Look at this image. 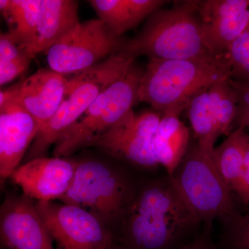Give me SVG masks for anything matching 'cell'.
<instances>
[{
    "mask_svg": "<svg viewBox=\"0 0 249 249\" xmlns=\"http://www.w3.org/2000/svg\"><path fill=\"white\" fill-rule=\"evenodd\" d=\"M116 245L127 249H181L204 225L170 178H157L135 192L122 218Z\"/></svg>",
    "mask_w": 249,
    "mask_h": 249,
    "instance_id": "1",
    "label": "cell"
},
{
    "mask_svg": "<svg viewBox=\"0 0 249 249\" xmlns=\"http://www.w3.org/2000/svg\"><path fill=\"white\" fill-rule=\"evenodd\" d=\"M230 78L227 53L206 59H149L142 75L139 102L148 103L161 116H179L196 94Z\"/></svg>",
    "mask_w": 249,
    "mask_h": 249,
    "instance_id": "2",
    "label": "cell"
},
{
    "mask_svg": "<svg viewBox=\"0 0 249 249\" xmlns=\"http://www.w3.org/2000/svg\"><path fill=\"white\" fill-rule=\"evenodd\" d=\"M121 51L137 59L189 60L216 56L208 47L197 10V1L177 3L157 10L137 36L124 40Z\"/></svg>",
    "mask_w": 249,
    "mask_h": 249,
    "instance_id": "3",
    "label": "cell"
},
{
    "mask_svg": "<svg viewBox=\"0 0 249 249\" xmlns=\"http://www.w3.org/2000/svg\"><path fill=\"white\" fill-rule=\"evenodd\" d=\"M214 147L196 140L190 142L181 161L170 178L203 224L214 219H229L237 213L232 190L219 173L213 152Z\"/></svg>",
    "mask_w": 249,
    "mask_h": 249,
    "instance_id": "4",
    "label": "cell"
},
{
    "mask_svg": "<svg viewBox=\"0 0 249 249\" xmlns=\"http://www.w3.org/2000/svg\"><path fill=\"white\" fill-rule=\"evenodd\" d=\"M135 60L119 50L98 65L67 78L62 102L31 145L29 160L45 157L50 147L78 120L100 93L125 74Z\"/></svg>",
    "mask_w": 249,
    "mask_h": 249,
    "instance_id": "5",
    "label": "cell"
},
{
    "mask_svg": "<svg viewBox=\"0 0 249 249\" xmlns=\"http://www.w3.org/2000/svg\"><path fill=\"white\" fill-rule=\"evenodd\" d=\"M143 70L135 62L129 71L107 87L91 103L78 120L55 142L53 156L70 157L90 147L99 136L119 122L139 102V91Z\"/></svg>",
    "mask_w": 249,
    "mask_h": 249,
    "instance_id": "6",
    "label": "cell"
},
{
    "mask_svg": "<svg viewBox=\"0 0 249 249\" xmlns=\"http://www.w3.org/2000/svg\"><path fill=\"white\" fill-rule=\"evenodd\" d=\"M134 193L114 168L99 160H86L77 163L71 185L59 200L89 211L106 225L122 218Z\"/></svg>",
    "mask_w": 249,
    "mask_h": 249,
    "instance_id": "7",
    "label": "cell"
},
{
    "mask_svg": "<svg viewBox=\"0 0 249 249\" xmlns=\"http://www.w3.org/2000/svg\"><path fill=\"white\" fill-rule=\"evenodd\" d=\"M116 38L99 19L80 22L47 51L49 69L66 76L88 70L120 50Z\"/></svg>",
    "mask_w": 249,
    "mask_h": 249,
    "instance_id": "8",
    "label": "cell"
},
{
    "mask_svg": "<svg viewBox=\"0 0 249 249\" xmlns=\"http://www.w3.org/2000/svg\"><path fill=\"white\" fill-rule=\"evenodd\" d=\"M36 209L57 249H109L114 236L86 210L55 201H37Z\"/></svg>",
    "mask_w": 249,
    "mask_h": 249,
    "instance_id": "9",
    "label": "cell"
},
{
    "mask_svg": "<svg viewBox=\"0 0 249 249\" xmlns=\"http://www.w3.org/2000/svg\"><path fill=\"white\" fill-rule=\"evenodd\" d=\"M161 115L156 111L136 114L129 112L95 139L90 147H97L107 155L136 166H159L153 152V140Z\"/></svg>",
    "mask_w": 249,
    "mask_h": 249,
    "instance_id": "10",
    "label": "cell"
},
{
    "mask_svg": "<svg viewBox=\"0 0 249 249\" xmlns=\"http://www.w3.org/2000/svg\"><path fill=\"white\" fill-rule=\"evenodd\" d=\"M68 79L51 69H41L0 92V106L16 103L37 121L40 131L55 115Z\"/></svg>",
    "mask_w": 249,
    "mask_h": 249,
    "instance_id": "11",
    "label": "cell"
},
{
    "mask_svg": "<svg viewBox=\"0 0 249 249\" xmlns=\"http://www.w3.org/2000/svg\"><path fill=\"white\" fill-rule=\"evenodd\" d=\"M0 240L4 249H57L35 201L23 194L8 196L1 204Z\"/></svg>",
    "mask_w": 249,
    "mask_h": 249,
    "instance_id": "12",
    "label": "cell"
},
{
    "mask_svg": "<svg viewBox=\"0 0 249 249\" xmlns=\"http://www.w3.org/2000/svg\"><path fill=\"white\" fill-rule=\"evenodd\" d=\"M76 164L62 157H39L18 167L10 178L30 199L59 200L71 185Z\"/></svg>",
    "mask_w": 249,
    "mask_h": 249,
    "instance_id": "13",
    "label": "cell"
},
{
    "mask_svg": "<svg viewBox=\"0 0 249 249\" xmlns=\"http://www.w3.org/2000/svg\"><path fill=\"white\" fill-rule=\"evenodd\" d=\"M205 40L215 55L228 49L249 24V0L197 1Z\"/></svg>",
    "mask_w": 249,
    "mask_h": 249,
    "instance_id": "14",
    "label": "cell"
},
{
    "mask_svg": "<svg viewBox=\"0 0 249 249\" xmlns=\"http://www.w3.org/2000/svg\"><path fill=\"white\" fill-rule=\"evenodd\" d=\"M40 132L37 121L25 109L11 102L0 106L1 186L19 163Z\"/></svg>",
    "mask_w": 249,
    "mask_h": 249,
    "instance_id": "15",
    "label": "cell"
},
{
    "mask_svg": "<svg viewBox=\"0 0 249 249\" xmlns=\"http://www.w3.org/2000/svg\"><path fill=\"white\" fill-rule=\"evenodd\" d=\"M78 2L74 0H41L38 23L31 52H47L80 23Z\"/></svg>",
    "mask_w": 249,
    "mask_h": 249,
    "instance_id": "16",
    "label": "cell"
},
{
    "mask_svg": "<svg viewBox=\"0 0 249 249\" xmlns=\"http://www.w3.org/2000/svg\"><path fill=\"white\" fill-rule=\"evenodd\" d=\"M189 130L179 116L167 114L161 119L153 140V152L159 165L171 175L186 153L190 143Z\"/></svg>",
    "mask_w": 249,
    "mask_h": 249,
    "instance_id": "17",
    "label": "cell"
},
{
    "mask_svg": "<svg viewBox=\"0 0 249 249\" xmlns=\"http://www.w3.org/2000/svg\"><path fill=\"white\" fill-rule=\"evenodd\" d=\"M40 2L41 0H0V11L7 23L8 32L31 51L35 41Z\"/></svg>",
    "mask_w": 249,
    "mask_h": 249,
    "instance_id": "18",
    "label": "cell"
},
{
    "mask_svg": "<svg viewBox=\"0 0 249 249\" xmlns=\"http://www.w3.org/2000/svg\"><path fill=\"white\" fill-rule=\"evenodd\" d=\"M249 147V134L242 127H237L221 145L214 147L216 166L232 191L243 170Z\"/></svg>",
    "mask_w": 249,
    "mask_h": 249,
    "instance_id": "19",
    "label": "cell"
},
{
    "mask_svg": "<svg viewBox=\"0 0 249 249\" xmlns=\"http://www.w3.org/2000/svg\"><path fill=\"white\" fill-rule=\"evenodd\" d=\"M36 57L31 49L9 32L0 34V85L7 84L27 71Z\"/></svg>",
    "mask_w": 249,
    "mask_h": 249,
    "instance_id": "20",
    "label": "cell"
},
{
    "mask_svg": "<svg viewBox=\"0 0 249 249\" xmlns=\"http://www.w3.org/2000/svg\"><path fill=\"white\" fill-rule=\"evenodd\" d=\"M186 109L195 138L214 147L218 137L222 134L211 107L209 89L193 97Z\"/></svg>",
    "mask_w": 249,
    "mask_h": 249,
    "instance_id": "21",
    "label": "cell"
},
{
    "mask_svg": "<svg viewBox=\"0 0 249 249\" xmlns=\"http://www.w3.org/2000/svg\"><path fill=\"white\" fill-rule=\"evenodd\" d=\"M230 79L217 82L209 89L211 107L221 134L229 132L237 115L238 99Z\"/></svg>",
    "mask_w": 249,
    "mask_h": 249,
    "instance_id": "22",
    "label": "cell"
},
{
    "mask_svg": "<svg viewBox=\"0 0 249 249\" xmlns=\"http://www.w3.org/2000/svg\"><path fill=\"white\" fill-rule=\"evenodd\" d=\"M89 2L116 38L137 27L125 0H90Z\"/></svg>",
    "mask_w": 249,
    "mask_h": 249,
    "instance_id": "23",
    "label": "cell"
},
{
    "mask_svg": "<svg viewBox=\"0 0 249 249\" xmlns=\"http://www.w3.org/2000/svg\"><path fill=\"white\" fill-rule=\"evenodd\" d=\"M227 55L231 79L236 81L249 80V24L229 47Z\"/></svg>",
    "mask_w": 249,
    "mask_h": 249,
    "instance_id": "24",
    "label": "cell"
},
{
    "mask_svg": "<svg viewBox=\"0 0 249 249\" xmlns=\"http://www.w3.org/2000/svg\"><path fill=\"white\" fill-rule=\"evenodd\" d=\"M222 222L225 225L221 240L222 249H249V213L241 215L237 213Z\"/></svg>",
    "mask_w": 249,
    "mask_h": 249,
    "instance_id": "25",
    "label": "cell"
},
{
    "mask_svg": "<svg viewBox=\"0 0 249 249\" xmlns=\"http://www.w3.org/2000/svg\"><path fill=\"white\" fill-rule=\"evenodd\" d=\"M230 83L235 89L238 99L234 123L237 127L245 129L249 127V80L236 81L231 78Z\"/></svg>",
    "mask_w": 249,
    "mask_h": 249,
    "instance_id": "26",
    "label": "cell"
},
{
    "mask_svg": "<svg viewBox=\"0 0 249 249\" xmlns=\"http://www.w3.org/2000/svg\"><path fill=\"white\" fill-rule=\"evenodd\" d=\"M137 26L144 19L160 9L166 1L163 0H125Z\"/></svg>",
    "mask_w": 249,
    "mask_h": 249,
    "instance_id": "27",
    "label": "cell"
},
{
    "mask_svg": "<svg viewBox=\"0 0 249 249\" xmlns=\"http://www.w3.org/2000/svg\"><path fill=\"white\" fill-rule=\"evenodd\" d=\"M232 191L238 195L244 204L249 205V147L246 154L243 170Z\"/></svg>",
    "mask_w": 249,
    "mask_h": 249,
    "instance_id": "28",
    "label": "cell"
},
{
    "mask_svg": "<svg viewBox=\"0 0 249 249\" xmlns=\"http://www.w3.org/2000/svg\"><path fill=\"white\" fill-rule=\"evenodd\" d=\"M211 227L212 224H204L200 233L181 249H217L211 235Z\"/></svg>",
    "mask_w": 249,
    "mask_h": 249,
    "instance_id": "29",
    "label": "cell"
},
{
    "mask_svg": "<svg viewBox=\"0 0 249 249\" xmlns=\"http://www.w3.org/2000/svg\"><path fill=\"white\" fill-rule=\"evenodd\" d=\"M109 249H127L124 248V247H122V246L116 245V244L114 243V245L111 246L110 248H109Z\"/></svg>",
    "mask_w": 249,
    "mask_h": 249,
    "instance_id": "30",
    "label": "cell"
}]
</instances>
